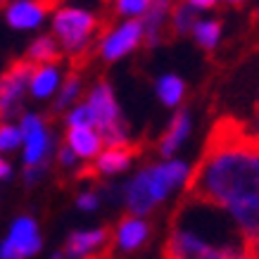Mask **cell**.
<instances>
[{
  "mask_svg": "<svg viewBox=\"0 0 259 259\" xmlns=\"http://www.w3.org/2000/svg\"><path fill=\"white\" fill-rule=\"evenodd\" d=\"M169 8H171L169 3H155V5H150V10L143 17V36H145V46L148 48L157 46L162 36H164V29L169 26L164 22Z\"/></svg>",
  "mask_w": 259,
  "mask_h": 259,
  "instance_id": "cell-14",
  "label": "cell"
},
{
  "mask_svg": "<svg viewBox=\"0 0 259 259\" xmlns=\"http://www.w3.org/2000/svg\"><path fill=\"white\" fill-rule=\"evenodd\" d=\"M88 110H91L93 126L98 128V136L102 138V143H107L110 148L128 143L126 141V126L121 121V114H119V107L107 81L95 83V88L88 95Z\"/></svg>",
  "mask_w": 259,
  "mask_h": 259,
  "instance_id": "cell-4",
  "label": "cell"
},
{
  "mask_svg": "<svg viewBox=\"0 0 259 259\" xmlns=\"http://www.w3.org/2000/svg\"><path fill=\"white\" fill-rule=\"evenodd\" d=\"M148 238H150V226L143 219H136V217H124L119 221L117 231H114V243H117V247L121 252L141 250Z\"/></svg>",
  "mask_w": 259,
  "mask_h": 259,
  "instance_id": "cell-9",
  "label": "cell"
},
{
  "mask_svg": "<svg viewBox=\"0 0 259 259\" xmlns=\"http://www.w3.org/2000/svg\"><path fill=\"white\" fill-rule=\"evenodd\" d=\"M141 145H117V148H107L100 155V159L95 162L98 174H119L128 169V164L141 155Z\"/></svg>",
  "mask_w": 259,
  "mask_h": 259,
  "instance_id": "cell-10",
  "label": "cell"
},
{
  "mask_svg": "<svg viewBox=\"0 0 259 259\" xmlns=\"http://www.w3.org/2000/svg\"><path fill=\"white\" fill-rule=\"evenodd\" d=\"M10 243L15 247L22 257H29V254H36L40 250V236H38V228L33 224V219L29 217H22V219L15 221V226L10 231Z\"/></svg>",
  "mask_w": 259,
  "mask_h": 259,
  "instance_id": "cell-11",
  "label": "cell"
},
{
  "mask_svg": "<svg viewBox=\"0 0 259 259\" xmlns=\"http://www.w3.org/2000/svg\"><path fill=\"white\" fill-rule=\"evenodd\" d=\"M197 10L190 5V3H179V5H171V19H169V31H171L174 38L179 36H186L188 31H193L197 26Z\"/></svg>",
  "mask_w": 259,
  "mask_h": 259,
  "instance_id": "cell-17",
  "label": "cell"
},
{
  "mask_svg": "<svg viewBox=\"0 0 259 259\" xmlns=\"http://www.w3.org/2000/svg\"><path fill=\"white\" fill-rule=\"evenodd\" d=\"M143 38V19H128V22L119 24L117 29L100 43V53L102 57L112 62L119 60L121 55L131 53Z\"/></svg>",
  "mask_w": 259,
  "mask_h": 259,
  "instance_id": "cell-6",
  "label": "cell"
},
{
  "mask_svg": "<svg viewBox=\"0 0 259 259\" xmlns=\"http://www.w3.org/2000/svg\"><path fill=\"white\" fill-rule=\"evenodd\" d=\"M57 88V69L55 67H38L31 76V93L36 98H48Z\"/></svg>",
  "mask_w": 259,
  "mask_h": 259,
  "instance_id": "cell-18",
  "label": "cell"
},
{
  "mask_svg": "<svg viewBox=\"0 0 259 259\" xmlns=\"http://www.w3.org/2000/svg\"><path fill=\"white\" fill-rule=\"evenodd\" d=\"M53 8H55L53 3H15L8 10V22L15 29H33Z\"/></svg>",
  "mask_w": 259,
  "mask_h": 259,
  "instance_id": "cell-12",
  "label": "cell"
},
{
  "mask_svg": "<svg viewBox=\"0 0 259 259\" xmlns=\"http://www.w3.org/2000/svg\"><path fill=\"white\" fill-rule=\"evenodd\" d=\"M79 71L71 69L69 74H67V81H64L62 86V93H60V98H57L55 102V112H62L67 105H69L71 100H74V95H76V91H79Z\"/></svg>",
  "mask_w": 259,
  "mask_h": 259,
  "instance_id": "cell-21",
  "label": "cell"
},
{
  "mask_svg": "<svg viewBox=\"0 0 259 259\" xmlns=\"http://www.w3.org/2000/svg\"><path fill=\"white\" fill-rule=\"evenodd\" d=\"M26 60L36 67H50V64H57L62 60V53L57 50V43L53 36H40L31 43L29 53H26Z\"/></svg>",
  "mask_w": 259,
  "mask_h": 259,
  "instance_id": "cell-16",
  "label": "cell"
},
{
  "mask_svg": "<svg viewBox=\"0 0 259 259\" xmlns=\"http://www.w3.org/2000/svg\"><path fill=\"white\" fill-rule=\"evenodd\" d=\"M10 176V164L5 159H0V179H8Z\"/></svg>",
  "mask_w": 259,
  "mask_h": 259,
  "instance_id": "cell-31",
  "label": "cell"
},
{
  "mask_svg": "<svg viewBox=\"0 0 259 259\" xmlns=\"http://www.w3.org/2000/svg\"><path fill=\"white\" fill-rule=\"evenodd\" d=\"M43 169H46V162H43V164L26 166V169H24V179H26V183H36V181L40 179V174H43Z\"/></svg>",
  "mask_w": 259,
  "mask_h": 259,
  "instance_id": "cell-26",
  "label": "cell"
},
{
  "mask_svg": "<svg viewBox=\"0 0 259 259\" xmlns=\"http://www.w3.org/2000/svg\"><path fill=\"white\" fill-rule=\"evenodd\" d=\"M67 121H69V128H71V126H91V124H93V117H91L88 105H79V107H76V110L67 117Z\"/></svg>",
  "mask_w": 259,
  "mask_h": 259,
  "instance_id": "cell-24",
  "label": "cell"
},
{
  "mask_svg": "<svg viewBox=\"0 0 259 259\" xmlns=\"http://www.w3.org/2000/svg\"><path fill=\"white\" fill-rule=\"evenodd\" d=\"M67 145L74 150V155L91 159L100 152L102 138L91 126H71L69 131H67Z\"/></svg>",
  "mask_w": 259,
  "mask_h": 259,
  "instance_id": "cell-13",
  "label": "cell"
},
{
  "mask_svg": "<svg viewBox=\"0 0 259 259\" xmlns=\"http://www.w3.org/2000/svg\"><path fill=\"white\" fill-rule=\"evenodd\" d=\"M0 259H24V257L15 250V247H12L10 240H5V243L0 245Z\"/></svg>",
  "mask_w": 259,
  "mask_h": 259,
  "instance_id": "cell-27",
  "label": "cell"
},
{
  "mask_svg": "<svg viewBox=\"0 0 259 259\" xmlns=\"http://www.w3.org/2000/svg\"><path fill=\"white\" fill-rule=\"evenodd\" d=\"M22 136L26 141V150H24V159H26V166L33 164H43L46 159V152L50 148V138L43 131V121L38 117H24L22 119Z\"/></svg>",
  "mask_w": 259,
  "mask_h": 259,
  "instance_id": "cell-8",
  "label": "cell"
},
{
  "mask_svg": "<svg viewBox=\"0 0 259 259\" xmlns=\"http://www.w3.org/2000/svg\"><path fill=\"white\" fill-rule=\"evenodd\" d=\"M162 259H245V247L209 243L188 228L171 226Z\"/></svg>",
  "mask_w": 259,
  "mask_h": 259,
  "instance_id": "cell-3",
  "label": "cell"
},
{
  "mask_svg": "<svg viewBox=\"0 0 259 259\" xmlns=\"http://www.w3.org/2000/svg\"><path fill=\"white\" fill-rule=\"evenodd\" d=\"M79 207L81 209H95L98 207V197L93 195V193H83V195H79Z\"/></svg>",
  "mask_w": 259,
  "mask_h": 259,
  "instance_id": "cell-29",
  "label": "cell"
},
{
  "mask_svg": "<svg viewBox=\"0 0 259 259\" xmlns=\"http://www.w3.org/2000/svg\"><path fill=\"white\" fill-rule=\"evenodd\" d=\"M157 93L164 105H176V102H181V98H183V81H181L179 76L169 74V76H164V79L157 83Z\"/></svg>",
  "mask_w": 259,
  "mask_h": 259,
  "instance_id": "cell-20",
  "label": "cell"
},
{
  "mask_svg": "<svg viewBox=\"0 0 259 259\" xmlns=\"http://www.w3.org/2000/svg\"><path fill=\"white\" fill-rule=\"evenodd\" d=\"M22 131H17L15 126L3 124L0 126V150H15L22 143Z\"/></svg>",
  "mask_w": 259,
  "mask_h": 259,
  "instance_id": "cell-22",
  "label": "cell"
},
{
  "mask_svg": "<svg viewBox=\"0 0 259 259\" xmlns=\"http://www.w3.org/2000/svg\"><path fill=\"white\" fill-rule=\"evenodd\" d=\"M252 126H259V93H257V102H254V119H247Z\"/></svg>",
  "mask_w": 259,
  "mask_h": 259,
  "instance_id": "cell-32",
  "label": "cell"
},
{
  "mask_svg": "<svg viewBox=\"0 0 259 259\" xmlns=\"http://www.w3.org/2000/svg\"><path fill=\"white\" fill-rule=\"evenodd\" d=\"M245 259H259V236L245 243Z\"/></svg>",
  "mask_w": 259,
  "mask_h": 259,
  "instance_id": "cell-28",
  "label": "cell"
},
{
  "mask_svg": "<svg viewBox=\"0 0 259 259\" xmlns=\"http://www.w3.org/2000/svg\"><path fill=\"white\" fill-rule=\"evenodd\" d=\"M114 10H117V15H145L150 10V3H145V0H121V3H114Z\"/></svg>",
  "mask_w": 259,
  "mask_h": 259,
  "instance_id": "cell-23",
  "label": "cell"
},
{
  "mask_svg": "<svg viewBox=\"0 0 259 259\" xmlns=\"http://www.w3.org/2000/svg\"><path fill=\"white\" fill-rule=\"evenodd\" d=\"M112 240H114V231L110 226L88 231V233H71L67 240V247H64V254L69 259H88L100 250H105Z\"/></svg>",
  "mask_w": 259,
  "mask_h": 259,
  "instance_id": "cell-7",
  "label": "cell"
},
{
  "mask_svg": "<svg viewBox=\"0 0 259 259\" xmlns=\"http://www.w3.org/2000/svg\"><path fill=\"white\" fill-rule=\"evenodd\" d=\"M183 202L209 204L231 217L259 207V155L238 148L202 150L186 179Z\"/></svg>",
  "mask_w": 259,
  "mask_h": 259,
  "instance_id": "cell-1",
  "label": "cell"
},
{
  "mask_svg": "<svg viewBox=\"0 0 259 259\" xmlns=\"http://www.w3.org/2000/svg\"><path fill=\"white\" fill-rule=\"evenodd\" d=\"M36 69L38 67L24 57L10 64L5 74H0V119H10L19 112V98L24 93V86L31 83Z\"/></svg>",
  "mask_w": 259,
  "mask_h": 259,
  "instance_id": "cell-5",
  "label": "cell"
},
{
  "mask_svg": "<svg viewBox=\"0 0 259 259\" xmlns=\"http://www.w3.org/2000/svg\"><path fill=\"white\" fill-rule=\"evenodd\" d=\"M193 33H195V40L200 43V46L207 48V50H212V48L217 46L219 36H221V22H219V19L197 22V26L193 29Z\"/></svg>",
  "mask_w": 259,
  "mask_h": 259,
  "instance_id": "cell-19",
  "label": "cell"
},
{
  "mask_svg": "<svg viewBox=\"0 0 259 259\" xmlns=\"http://www.w3.org/2000/svg\"><path fill=\"white\" fill-rule=\"evenodd\" d=\"M188 128H190V121H188V112L181 110L176 112V117L171 119V126L166 128V134L162 136V141H159V152L164 155V157H171L176 148H179L183 138L188 136Z\"/></svg>",
  "mask_w": 259,
  "mask_h": 259,
  "instance_id": "cell-15",
  "label": "cell"
},
{
  "mask_svg": "<svg viewBox=\"0 0 259 259\" xmlns=\"http://www.w3.org/2000/svg\"><path fill=\"white\" fill-rule=\"evenodd\" d=\"M250 26L254 31H259V8L252 10V17H250Z\"/></svg>",
  "mask_w": 259,
  "mask_h": 259,
  "instance_id": "cell-30",
  "label": "cell"
},
{
  "mask_svg": "<svg viewBox=\"0 0 259 259\" xmlns=\"http://www.w3.org/2000/svg\"><path fill=\"white\" fill-rule=\"evenodd\" d=\"M183 162H166V164H150L136 176L126 188V204L131 214H150L155 204L162 202L166 193L176 188L186 179Z\"/></svg>",
  "mask_w": 259,
  "mask_h": 259,
  "instance_id": "cell-2",
  "label": "cell"
},
{
  "mask_svg": "<svg viewBox=\"0 0 259 259\" xmlns=\"http://www.w3.org/2000/svg\"><path fill=\"white\" fill-rule=\"evenodd\" d=\"M57 159H60V164H62V166H74V162H76V155H74V150H71L69 145H62V148H60V155H57Z\"/></svg>",
  "mask_w": 259,
  "mask_h": 259,
  "instance_id": "cell-25",
  "label": "cell"
}]
</instances>
